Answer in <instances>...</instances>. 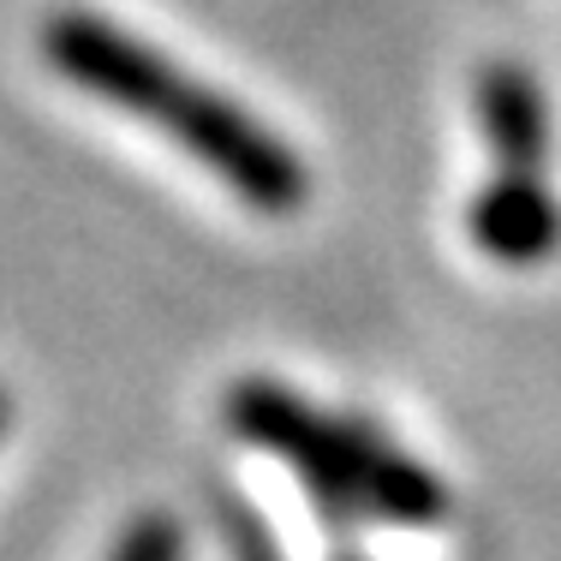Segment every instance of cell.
<instances>
[{
  "instance_id": "5b68a950",
  "label": "cell",
  "mask_w": 561,
  "mask_h": 561,
  "mask_svg": "<svg viewBox=\"0 0 561 561\" xmlns=\"http://www.w3.org/2000/svg\"><path fill=\"white\" fill-rule=\"evenodd\" d=\"M180 556H185L180 526H173L168 514H144V519L126 526V538L114 543L108 561H180Z\"/></svg>"
},
{
  "instance_id": "8992f818",
  "label": "cell",
  "mask_w": 561,
  "mask_h": 561,
  "mask_svg": "<svg viewBox=\"0 0 561 561\" xmlns=\"http://www.w3.org/2000/svg\"><path fill=\"white\" fill-rule=\"evenodd\" d=\"M0 424H7V394H0Z\"/></svg>"
},
{
  "instance_id": "3957f363",
  "label": "cell",
  "mask_w": 561,
  "mask_h": 561,
  "mask_svg": "<svg viewBox=\"0 0 561 561\" xmlns=\"http://www.w3.org/2000/svg\"><path fill=\"white\" fill-rule=\"evenodd\" d=\"M478 114H484V131H490V150L496 162L514 173V180H538L543 168V96L519 66H490L478 78Z\"/></svg>"
},
{
  "instance_id": "277c9868",
  "label": "cell",
  "mask_w": 561,
  "mask_h": 561,
  "mask_svg": "<svg viewBox=\"0 0 561 561\" xmlns=\"http://www.w3.org/2000/svg\"><path fill=\"white\" fill-rule=\"evenodd\" d=\"M472 239L502 263H538L561 239V216L538 180H507L472 204Z\"/></svg>"
},
{
  "instance_id": "7a4b0ae2",
  "label": "cell",
  "mask_w": 561,
  "mask_h": 561,
  "mask_svg": "<svg viewBox=\"0 0 561 561\" xmlns=\"http://www.w3.org/2000/svg\"><path fill=\"white\" fill-rule=\"evenodd\" d=\"M227 424H233V436L293 466L305 490L335 514L389 519V526H436L448 514L443 478H431L419 460L389 448L377 431L353 419H329L270 377H245L227 389Z\"/></svg>"
},
{
  "instance_id": "6da1fadb",
  "label": "cell",
  "mask_w": 561,
  "mask_h": 561,
  "mask_svg": "<svg viewBox=\"0 0 561 561\" xmlns=\"http://www.w3.org/2000/svg\"><path fill=\"white\" fill-rule=\"evenodd\" d=\"M43 60L60 78H72L84 96H102L114 108L150 119L156 131H168L185 156H197L251 209L287 216L311 192L305 162L287 144H275L245 108H233L209 84H197L192 72H180L168 55H156L150 43L126 36L102 12H84V7L48 12L43 19Z\"/></svg>"
}]
</instances>
